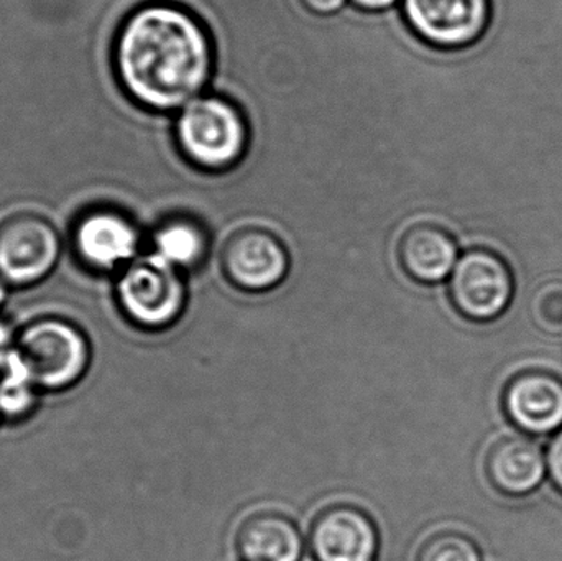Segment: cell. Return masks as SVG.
Masks as SVG:
<instances>
[{
	"label": "cell",
	"mask_w": 562,
	"mask_h": 561,
	"mask_svg": "<svg viewBox=\"0 0 562 561\" xmlns=\"http://www.w3.org/2000/svg\"><path fill=\"white\" fill-rule=\"evenodd\" d=\"M448 293L456 312L469 322H494L510 306L514 277L498 254L472 249L456 263Z\"/></svg>",
	"instance_id": "cell-5"
},
{
	"label": "cell",
	"mask_w": 562,
	"mask_h": 561,
	"mask_svg": "<svg viewBox=\"0 0 562 561\" xmlns=\"http://www.w3.org/2000/svg\"><path fill=\"white\" fill-rule=\"evenodd\" d=\"M547 457L537 441L524 435H510L492 445L485 457V473L498 493L527 496L547 476Z\"/></svg>",
	"instance_id": "cell-12"
},
{
	"label": "cell",
	"mask_w": 562,
	"mask_h": 561,
	"mask_svg": "<svg viewBox=\"0 0 562 561\" xmlns=\"http://www.w3.org/2000/svg\"><path fill=\"white\" fill-rule=\"evenodd\" d=\"M504 411L525 434H558L562 427V379L541 369L518 372L505 388Z\"/></svg>",
	"instance_id": "cell-10"
},
{
	"label": "cell",
	"mask_w": 562,
	"mask_h": 561,
	"mask_svg": "<svg viewBox=\"0 0 562 561\" xmlns=\"http://www.w3.org/2000/svg\"><path fill=\"white\" fill-rule=\"evenodd\" d=\"M138 244L140 233L134 221L111 207L88 211L75 226L76 253L94 269L111 270L131 262Z\"/></svg>",
	"instance_id": "cell-11"
},
{
	"label": "cell",
	"mask_w": 562,
	"mask_h": 561,
	"mask_svg": "<svg viewBox=\"0 0 562 561\" xmlns=\"http://www.w3.org/2000/svg\"><path fill=\"white\" fill-rule=\"evenodd\" d=\"M35 382L30 378L25 366L20 361L16 352L10 356L9 362L3 368V378L0 381V414L10 417L30 412L35 404Z\"/></svg>",
	"instance_id": "cell-16"
},
{
	"label": "cell",
	"mask_w": 562,
	"mask_h": 561,
	"mask_svg": "<svg viewBox=\"0 0 562 561\" xmlns=\"http://www.w3.org/2000/svg\"><path fill=\"white\" fill-rule=\"evenodd\" d=\"M221 272L240 292H270L286 279L290 254L286 246L270 231L244 227L224 243Z\"/></svg>",
	"instance_id": "cell-6"
},
{
	"label": "cell",
	"mask_w": 562,
	"mask_h": 561,
	"mask_svg": "<svg viewBox=\"0 0 562 561\" xmlns=\"http://www.w3.org/2000/svg\"><path fill=\"white\" fill-rule=\"evenodd\" d=\"M548 474L551 483L562 493V430L550 441L547 453Z\"/></svg>",
	"instance_id": "cell-19"
},
{
	"label": "cell",
	"mask_w": 562,
	"mask_h": 561,
	"mask_svg": "<svg viewBox=\"0 0 562 561\" xmlns=\"http://www.w3.org/2000/svg\"><path fill=\"white\" fill-rule=\"evenodd\" d=\"M155 253L177 269L200 266L207 256L210 237L196 221L173 217L158 226L154 236Z\"/></svg>",
	"instance_id": "cell-15"
},
{
	"label": "cell",
	"mask_w": 562,
	"mask_h": 561,
	"mask_svg": "<svg viewBox=\"0 0 562 561\" xmlns=\"http://www.w3.org/2000/svg\"><path fill=\"white\" fill-rule=\"evenodd\" d=\"M396 256L405 276L422 285L445 282L459 260L454 237L432 223L409 226L400 237Z\"/></svg>",
	"instance_id": "cell-13"
},
{
	"label": "cell",
	"mask_w": 562,
	"mask_h": 561,
	"mask_svg": "<svg viewBox=\"0 0 562 561\" xmlns=\"http://www.w3.org/2000/svg\"><path fill=\"white\" fill-rule=\"evenodd\" d=\"M15 352L36 388L52 391L75 384L89 364L88 339L63 319H40L26 326Z\"/></svg>",
	"instance_id": "cell-4"
},
{
	"label": "cell",
	"mask_w": 562,
	"mask_h": 561,
	"mask_svg": "<svg viewBox=\"0 0 562 561\" xmlns=\"http://www.w3.org/2000/svg\"><path fill=\"white\" fill-rule=\"evenodd\" d=\"M177 142L201 170L226 171L243 160L249 144L246 117L221 96H200L181 109Z\"/></svg>",
	"instance_id": "cell-2"
},
{
	"label": "cell",
	"mask_w": 562,
	"mask_h": 561,
	"mask_svg": "<svg viewBox=\"0 0 562 561\" xmlns=\"http://www.w3.org/2000/svg\"><path fill=\"white\" fill-rule=\"evenodd\" d=\"M531 318L550 335H562V280L538 287L530 303Z\"/></svg>",
	"instance_id": "cell-18"
},
{
	"label": "cell",
	"mask_w": 562,
	"mask_h": 561,
	"mask_svg": "<svg viewBox=\"0 0 562 561\" xmlns=\"http://www.w3.org/2000/svg\"><path fill=\"white\" fill-rule=\"evenodd\" d=\"M403 15L429 45L464 48L487 30L491 0H403Z\"/></svg>",
	"instance_id": "cell-8"
},
{
	"label": "cell",
	"mask_w": 562,
	"mask_h": 561,
	"mask_svg": "<svg viewBox=\"0 0 562 561\" xmlns=\"http://www.w3.org/2000/svg\"><path fill=\"white\" fill-rule=\"evenodd\" d=\"M314 561H376L380 534L375 520L353 504L337 503L321 509L310 527Z\"/></svg>",
	"instance_id": "cell-9"
},
{
	"label": "cell",
	"mask_w": 562,
	"mask_h": 561,
	"mask_svg": "<svg viewBox=\"0 0 562 561\" xmlns=\"http://www.w3.org/2000/svg\"><path fill=\"white\" fill-rule=\"evenodd\" d=\"M416 561H482V556L471 537L456 530H442L423 542Z\"/></svg>",
	"instance_id": "cell-17"
},
{
	"label": "cell",
	"mask_w": 562,
	"mask_h": 561,
	"mask_svg": "<svg viewBox=\"0 0 562 561\" xmlns=\"http://www.w3.org/2000/svg\"><path fill=\"white\" fill-rule=\"evenodd\" d=\"M301 2L310 12L317 15H333L346 5L347 0H301Z\"/></svg>",
	"instance_id": "cell-20"
},
{
	"label": "cell",
	"mask_w": 562,
	"mask_h": 561,
	"mask_svg": "<svg viewBox=\"0 0 562 561\" xmlns=\"http://www.w3.org/2000/svg\"><path fill=\"white\" fill-rule=\"evenodd\" d=\"M303 550L296 523L277 510L250 514L236 532L240 561H300Z\"/></svg>",
	"instance_id": "cell-14"
},
{
	"label": "cell",
	"mask_w": 562,
	"mask_h": 561,
	"mask_svg": "<svg viewBox=\"0 0 562 561\" xmlns=\"http://www.w3.org/2000/svg\"><path fill=\"white\" fill-rule=\"evenodd\" d=\"M3 282H5V280L0 277V303H2L3 296H5V287H3Z\"/></svg>",
	"instance_id": "cell-23"
},
{
	"label": "cell",
	"mask_w": 562,
	"mask_h": 561,
	"mask_svg": "<svg viewBox=\"0 0 562 561\" xmlns=\"http://www.w3.org/2000/svg\"><path fill=\"white\" fill-rule=\"evenodd\" d=\"M359 9L369 10V12H379V10L389 9L395 5L398 0H352Z\"/></svg>",
	"instance_id": "cell-22"
},
{
	"label": "cell",
	"mask_w": 562,
	"mask_h": 561,
	"mask_svg": "<svg viewBox=\"0 0 562 561\" xmlns=\"http://www.w3.org/2000/svg\"><path fill=\"white\" fill-rule=\"evenodd\" d=\"M112 66L135 104L177 111L206 89L214 68L213 42L201 20L183 7L147 3L119 26Z\"/></svg>",
	"instance_id": "cell-1"
},
{
	"label": "cell",
	"mask_w": 562,
	"mask_h": 561,
	"mask_svg": "<svg viewBox=\"0 0 562 561\" xmlns=\"http://www.w3.org/2000/svg\"><path fill=\"white\" fill-rule=\"evenodd\" d=\"M13 351H15V345H13L12 335H10L9 328L0 322V368H5Z\"/></svg>",
	"instance_id": "cell-21"
},
{
	"label": "cell",
	"mask_w": 562,
	"mask_h": 561,
	"mask_svg": "<svg viewBox=\"0 0 562 561\" xmlns=\"http://www.w3.org/2000/svg\"><path fill=\"white\" fill-rule=\"evenodd\" d=\"M124 315L148 332L170 328L187 308V285L180 269L157 254L128 263L117 283Z\"/></svg>",
	"instance_id": "cell-3"
},
{
	"label": "cell",
	"mask_w": 562,
	"mask_h": 561,
	"mask_svg": "<svg viewBox=\"0 0 562 561\" xmlns=\"http://www.w3.org/2000/svg\"><path fill=\"white\" fill-rule=\"evenodd\" d=\"M59 253L58 231L38 214H15L0 224V277L5 282H38L52 272Z\"/></svg>",
	"instance_id": "cell-7"
}]
</instances>
